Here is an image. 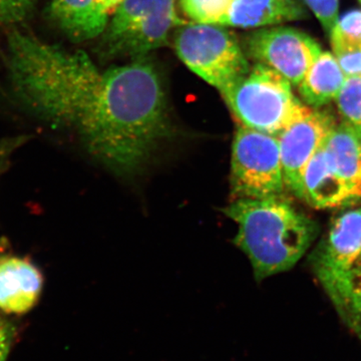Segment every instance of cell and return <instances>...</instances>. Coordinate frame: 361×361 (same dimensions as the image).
Returning a JSON list of instances; mask_svg holds the SVG:
<instances>
[{
  "mask_svg": "<svg viewBox=\"0 0 361 361\" xmlns=\"http://www.w3.org/2000/svg\"><path fill=\"white\" fill-rule=\"evenodd\" d=\"M345 80L334 54L322 52L299 84V94L307 106L320 109L336 99Z\"/></svg>",
  "mask_w": 361,
  "mask_h": 361,
  "instance_id": "cell-15",
  "label": "cell"
},
{
  "mask_svg": "<svg viewBox=\"0 0 361 361\" xmlns=\"http://www.w3.org/2000/svg\"><path fill=\"white\" fill-rule=\"evenodd\" d=\"M322 23L325 32L331 33L338 20V0H303Z\"/></svg>",
  "mask_w": 361,
  "mask_h": 361,
  "instance_id": "cell-22",
  "label": "cell"
},
{
  "mask_svg": "<svg viewBox=\"0 0 361 361\" xmlns=\"http://www.w3.org/2000/svg\"><path fill=\"white\" fill-rule=\"evenodd\" d=\"M97 0H51L49 13L52 21L73 42L99 37L104 27L97 18Z\"/></svg>",
  "mask_w": 361,
  "mask_h": 361,
  "instance_id": "cell-14",
  "label": "cell"
},
{
  "mask_svg": "<svg viewBox=\"0 0 361 361\" xmlns=\"http://www.w3.org/2000/svg\"><path fill=\"white\" fill-rule=\"evenodd\" d=\"M334 58L346 78L361 77V44L331 40Z\"/></svg>",
  "mask_w": 361,
  "mask_h": 361,
  "instance_id": "cell-19",
  "label": "cell"
},
{
  "mask_svg": "<svg viewBox=\"0 0 361 361\" xmlns=\"http://www.w3.org/2000/svg\"><path fill=\"white\" fill-rule=\"evenodd\" d=\"M224 214L238 225L235 245L250 260L258 281L290 270L317 236V225L282 196L236 199Z\"/></svg>",
  "mask_w": 361,
  "mask_h": 361,
  "instance_id": "cell-2",
  "label": "cell"
},
{
  "mask_svg": "<svg viewBox=\"0 0 361 361\" xmlns=\"http://www.w3.org/2000/svg\"><path fill=\"white\" fill-rule=\"evenodd\" d=\"M122 1L123 0H97V18H99L104 28H106L109 18H111V14Z\"/></svg>",
  "mask_w": 361,
  "mask_h": 361,
  "instance_id": "cell-24",
  "label": "cell"
},
{
  "mask_svg": "<svg viewBox=\"0 0 361 361\" xmlns=\"http://www.w3.org/2000/svg\"><path fill=\"white\" fill-rule=\"evenodd\" d=\"M20 142L18 140H8L0 144V174L4 169L6 167L7 161L9 160L11 153L16 149Z\"/></svg>",
  "mask_w": 361,
  "mask_h": 361,
  "instance_id": "cell-25",
  "label": "cell"
},
{
  "mask_svg": "<svg viewBox=\"0 0 361 361\" xmlns=\"http://www.w3.org/2000/svg\"><path fill=\"white\" fill-rule=\"evenodd\" d=\"M336 126L329 111L303 106L277 135L286 189L301 200H304L305 169Z\"/></svg>",
  "mask_w": 361,
  "mask_h": 361,
  "instance_id": "cell-8",
  "label": "cell"
},
{
  "mask_svg": "<svg viewBox=\"0 0 361 361\" xmlns=\"http://www.w3.org/2000/svg\"><path fill=\"white\" fill-rule=\"evenodd\" d=\"M361 258V206L349 209L332 221L329 234L316 252L318 277L355 267Z\"/></svg>",
  "mask_w": 361,
  "mask_h": 361,
  "instance_id": "cell-9",
  "label": "cell"
},
{
  "mask_svg": "<svg viewBox=\"0 0 361 361\" xmlns=\"http://www.w3.org/2000/svg\"><path fill=\"white\" fill-rule=\"evenodd\" d=\"M232 0H180L183 13L192 23L224 25Z\"/></svg>",
  "mask_w": 361,
  "mask_h": 361,
  "instance_id": "cell-18",
  "label": "cell"
},
{
  "mask_svg": "<svg viewBox=\"0 0 361 361\" xmlns=\"http://www.w3.org/2000/svg\"><path fill=\"white\" fill-rule=\"evenodd\" d=\"M37 0H0V25H16L30 18Z\"/></svg>",
  "mask_w": 361,
  "mask_h": 361,
  "instance_id": "cell-21",
  "label": "cell"
},
{
  "mask_svg": "<svg viewBox=\"0 0 361 361\" xmlns=\"http://www.w3.org/2000/svg\"><path fill=\"white\" fill-rule=\"evenodd\" d=\"M336 102L342 123L361 135V77L346 78Z\"/></svg>",
  "mask_w": 361,
  "mask_h": 361,
  "instance_id": "cell-17",
  "label": "cell"
},
{
  "mask_svg": "<svg viewBox=\"0 0 361 361\" xmlns=\"http://www.w3.org/2000/svg\"><path fill=\"white\" fill-rule=\"evenodd\" d=\"M291 85L276 71L255 63L223 99L239 125L277 137L304 106Z\"/></svg>",
  "mask_w": 361,
  "mask_h": 361,
  "instance_id": "cell-4",
  "label": "cell"
},
{
  "mask_svg": "<svg viewBox=\"0 0 361 361\" xmlns=\"http://www.w3.org/2000/svg\"><path fill=\"white\" fill-rule=\"evenodd\" d=\"M178 56L194 73L224 96L250 71L246 52L227 26L192 23L176 33Z\"/></svg>",
  "mask_w": 361,
  "mask_h": 361,
  "instance_id": "cell-3",
  "label": "cell"
},
{
  "mask_svg": "<svg viewBox=\"0 0 361 361\" xmlns=\"http://www.w3.org/2000/svg\"><path fill=\"white\" fill-rule=\"evenodd\" d=\"M330 39L345 44H361V11H351L337 20Z\"/></svg>",
  "mask_w": 361,
  "mask_h": 361,
  "instance_id": "cell-20",
  "label": "cell"
},
{
  "mask_svg": "<svg viewBox=\"0 0 361 361\" xmlns=\"http://www.w3.org/2000/svg\"><path fill=\"white\" fill-rule=\"evenodd\" d=\"M338 310L361 318V267L319 278Z\"/></svg>",
  "mask_w": 361,
  "mask_h": 361,
  "instance_id": "cell-16",
  "label": "cell"
},
{
  "mask_svg": "<svg viewBox=\"0 0 361 361\" xmlns=\"http://www.w3.org/2000/svg\"><path fill=\"white\" fill-rule=\"evenodd\" d=\"M39 271L25 259H0V310L6 313L27 312L42 291Z\"/></svg>",
  "mask_w": 361,
  "mask_h": 361,
  "instance_id": "cell-10",
  "label": "cell"
},
{
  "mask_svg": "<svg viewBox=\"0 0 361 361\" xmlns=\"http://www.w3.org/2000/svg\"><path fill=\"white\" fill-rule=\"evenodd\" d=\"M303 0H232L227 27L262 28L307 18Z\"/></svg>",
  "mask_w": 361,
  "mask_h": 361,
  "instance_id": "cell-11",
  "label": "cell"
},
{
  "mask_svg": "<svg viewBox=\"0 0 361 361\" xmlns=\"http://www.w3.org/2000/svg\"><path fill=\"white\" fill-rule=\"evenodd\" d=\"M6 66L21 104L77 129L90 153L120 177L142 172L172 132L160 73L145 58L102 70L84 51L16 32Z\"/></svg>",
  "mask_w": 361,
  "mask_h": 361,
  "instance_id": "cell-1",
  "label": "cell"
},
{
  "mask_svg": "<svg viewBox=\"0 0 361 361\" xmlns=\"http://www.w3.org/2000/svg\"><path fill=\"white\" fill-rule=\"evenodd\" d=\"M304 200L317 209H334L355 204L323 146L311 158L303 176Z\"/></svg>",
  "mask_w": 361,
  "mask_h": 361,
  "instance_id": "cell-12",
  "label": "cell"
},
{
  "mask_svg": "<svg viewBox=\"0 0 361 361\" xmlns=\"http://www.w3.org/2000/svg\"><path fill=\"white\" fill-rule=\"evenodd\" d=\"M245 47L248 58L276 71L295 87L322 52L310 35L291 26L258 28L246 37Z\"/></svg>",
  "mask_w": 361,
  "mask_h": 361,
  "instance_id": "cell-7",
  "label": "cell"
},
{
  "mask_svg": "<svg viewBox=\"0 0 361 361\" xmlns=\"http://www.w3.org/2000/svg\"><path fill=\"white\" fill-rule=\"evenodd\" d=\"M323 148L355 203L361 202V135L341 122L327 135Z\"/></svg>",
  "mask_w": 361,
  "mask_h": 361,
  "instance_id": "cell-13",
  "label": "cell"
},
{
  "mask_svg": "<svg viewBox=\"0 0 361 361\" xmlns=\"http://www.w3.org/2000/svg\"><path fill=\"white\" fill-rule=\"evenodd\" d=\"M2 322H4V320H1V318H0V324H1Z\"/></svg>",
  "mask_w": 361,
  "mask_h": 361,
  "instance_id": "cell-27",
  "label": "cell"
},
{
  "mask_svg": "<svg viewBox=\"0 0 361 361\" xmlns=\"http://www.w3.org/2000/svg\"><path fill=\"white\" fill-rule=\"evenodd\" d=\"M360 4H361V0H360Z\"/></svg>",
  "mask_w": 361,
  "mask_h": 361,
  "instance_id": "cell-28",
  "label": "cell"
},
{
  "mask_svg": "<svg viewBox=\"0 0 361 361\" xmlns=\"http://www.w3.org/2000/svg\"><path fill=\"white\" fill-rule=\"evenodd\" d=\"M176 1L123 0L102 33L106 51L137 59L167 45L170 33L183 23Z\"/></svg>",
  "mask_w": 361,
  "mask_h": 361,
  "instance_id": "cell-5",
  "label": "cell"
},
{
  "mask_svg": "<svg viewBox=\"0 0 361 361\" xmlns=\"http://www.w3.org/2000/svg\"><path fill=\"white\" fill-rule=\"evenodd\" d=\"M14 336V329L9 323L0 324V361H6Z\"/></svg>",
  "mask_w": 361,
  "mask_h": 361,
  "instance_id": "cell-23",
  "label": "cell"
},
{
  "mask_svg": "<svg viewBox=\"0 0 361 361\" xmlns=\"http://www.w3.org/2000/svg\"><path fill=\"white\" fill-rule=\"evenodd\" d=\"M231 196L259 199L282 196L283 168L276 135L239 125L232 144Z\"/></svg>",
  "mask_w": 361,
  "mask_h": 361,
  "instance_id": "cell-6",
  "label": "cell"
},
{
  "mask_svg": "<svg viewBox=\"0 0 361 361\" xmlns=\"http://www.w3.org/2000/svg\"><path fill=\"white\" fill-rule=\"evenodd\" d=\"M356 266H358V267H361V258L360 259V261H358L357 264Z\"/></svg>",
  "mask_w": 361,
  "mask_h": 361,
  "instance_id": "cell-26",
  "label": "cell"
}]
</instances>
